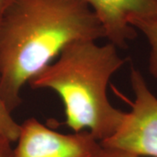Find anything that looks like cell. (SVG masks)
Returning a JSON list of instances; mask_svg holds the SVG:
<instances>
[{"label":"cell","instance_id":"cell-8","mask_svg":"<svg viewBox=\"0 0 157 157\" xmlns=\"http://www.w3.org/2000/svg\"><path fill=\"white\" fill-rule=\"evenodd\" d=\"M95 157H141L135 155L133 153L125 151L122 149H119L115 147H110L101 145L100 151L96 155Z\"/></svg>","mask_w":157,"mask_h":157},{"label":"cell","instance_id":"cell-9","mask_svg":"<svg viewBox=\"0 0 157 157\" xmlns=\"http://www.w3.org/2000/svg\"><path fill=\"white\" fill-rule=\"evenodd\" d=\"M0 157H13V148L11 142L0 136Z\"/></svg>","mask_w":157,"mask_h":157},{"label":"cell","instance_id":"cell-3","mask_svg":"<svg viewBox=\"0 0 157 157\" xmlns=\"http://www.w3.org/2000/svg\"><path fill=\"white\" fill-rule=\"evenodd\" d=\"M130 82L135 101L120 128L101 145L141 157H157V98L139 70L132 67Z\"/></svg>","mask_w":157,"mask_h":157},{"label":"cell","instance_id":"cell-4","mask_svg":"<svg viewBox=\"0 0 157 157\" xmlns=\"http://www.w3.org/2000/svg\"><path fill=\"white\" fill-rule=\"evenodd\" d=\"M13 157H95L101 147L88 131L65 135L34 118L21 124Z\"/></svg>","mask_w":157,"mask_h":157},{"label":"cell","instance_id":"cell-5","mask_svg":"<svg viewBox=\"0 0 157 157\" xmlns=\"http://www.w3.org/2000/svg\"><path fill=\"white\" fill-rule=\"evenodd\" d=\"M93 10L105 32V38L116 47L125 48L135 39V19L157 18V0H83Z\"/></svg>","mask_w":157,"mask_h":157},{"label":"cell","instance_id":"cell-6","mask_svg":"<svg viewBox=\"0 0 157 157\" xmlns=\"http://www.w3.org/2000/svg\"><path fill=\"white\" fill-rule=\"evenodd\" d=\"M131 25L136 30L142 33L149 45L148 71L157 78V18L154 19H135Z\"/></svg>","mask_w":157,"mask_h":157},{"label":"cell","instance_id":"cell-2","mask_svg":"<svg viewBox=\"0 0 157 157\" xmlns=\"http://www.w3.org/2000/svg\"><path fill=\"white\" fill-rule=\"evenodd\" d=\"M112 43L78 40L67 45L55 62L28 82L33 89H51L61 98L66 121L73 133L88 131L100 142L114 135L126 113L117 109L107 97L113 74L123 66Z\"/></svg>","mask_w":157,"mask_h":157},{"label":"cell","instance_id":"cell-10","mask_svg":"<svg viewBox=\"0 0 157 157\" xmlns=\"http://www.w3.org/2000/svg\"><path fill=\"white\" fill-rule=\"evenodd\" d=\"M12 0H0V22Z\"/></svg>","mask_w":157,"mask_h":157},{"label":"cell","instance_id":"cell-7","mask_svg":"<svg viewBox=\"0 0 157 157\" xmlns=\"http://www.w3.org/2000/svg\"><path fill=\"white\" fill-rule=\"evenodd\" d=\"M20 129L21 125L13 119L0 92V136L10 140L11 143L16 142L20 134Z\"/></svg>","mask_w":157,"mask_h":157},{"label":"cell","instance_id":"cell-1","mask_svg":"<svg viewBox=\"0 0 157 157\" xmlns=\"http://www.w3.org/2000/svg\"><path fill=\"white\" fill-rule=\"evenodd\" d=\"M101 38L104 29L83 0H12L0 22V92L9 111L67 45Z\"/></svg>","mask_w":157,"mask_h":157}]
</instances>
